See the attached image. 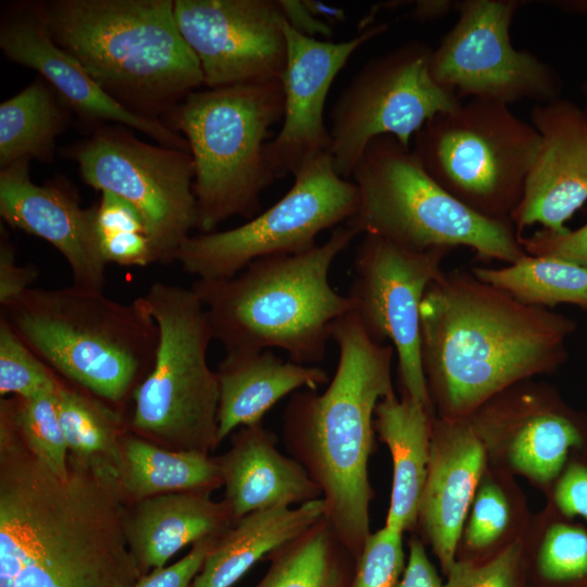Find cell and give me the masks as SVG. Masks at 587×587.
Instances as JSON below:
<instances>
[{
    "label": "cell",
    "instance_id": "cell-20",
    "mask_svg": "<svg viewBox=\"0 0 587 587\" xmlns=\"http://www.w3.org/2000/svg\"><path fill=\"white\" fill-rule=\"evenodd\" d=\"M30 160L0 168V215L12 227L51 243L66 260L73 285L103 291L104 260L96 227V204L84 209L64 182L35 184Z\"/></svg>",
    "mask_w": 587,
    "mask_h": 587
},
{
    "label": "cell",
    "instance_id": "cell-48",
    "mask_svg": "<svg viewBox=\"0 0 587 587\" xmlns=\"http://www.w3.org/2000/svg\"><path fill=\"white\" fill-rule=\"evenodd\" d=\"M555 8H559L563 11L576 12V13H587V0L582 1H555Z\"/></svg>",
    "mask_w": 587,
    "mask_h": 587
},
{
    "label": "cell",
    "instance_id": "cell-8",
    "mask_svg": "<svg viewBox=\"0 0 587 587\" xmlns=\"http://www.w3.org/2000/svg\"><path fill=\"white\" fill-rule=\"evenodd\" d=\"M350 179L358 186L360 204L346 225L357 234L378 236L416 252L463 246L478 259L508 264L526 254L510 221L490 220L469 209L392 136L367 145Z\"/></svg>",
    "mask_w": 587,
    "mask_h": 587
},
{
    "label": "cell",
    "instance_id": "cell-28",
    "mask_svg": "<svg viewBox=\"0 0 587 587\" xmlns=\"http://www.w3.org/2000/svg\"><path fill=\"white\" fill-rule=\"evenodd\" d=\"M118 480L135 502L179 491L210 492L223 485L217 459L197 451L172 450L138 436L121 437Z\"/></svg>",
    "mask_w": 587,
    "mask_h": 587
},
{
    "label": "cell",
    "instance_id": "cell-26",
    "mask_svg": "<svg viewBox=\"0 0 587 587\" xmlns=\"http://www.w3.org/2000/svg\"><path fill=\"white\" fill-rule=\"evenodd\" d=\"M433 419L430 410L408 396H385L375 408L374 428L390 451L392 489L386 524L403 533L419 520L427 477Z\"/></svg>",
    "mask_w": 587,
    "mask_h": 587
},
{
    "label": "cell",
    "instance_id": "cell-1",
    "mask_svg": "<svg viewBox=\"0 0 587 587\" xmlns=\"http://www.w3.org/2000/svg\"><path fill=\"white\" fill-rule=\"evenodd\" d=\"M117 467L68 453L65 475L28 447L0 401V587H133Z\"/></svg>",
    "mask_w": 587,
    "mask_h": 587
},
{
    "label": "cell",
    "instance_id": "cell-46",
    "mask_svg": "<svg viewBox=\"0 0 587 587\" xmlns=\"http://www.w3.org/2000/svg\"><path fill=\"white\" fill-rule=\"evenodd\" d=\"M455 5L457 2L451 0H417L414 1L411 15L421 22L435 21L447 15Z\"/></svg>",
    "mask_w": 587,
    "mask_h": 587
},
{
    "label": "cell",
    "instance_id": "cell-25",
    "mask_svg": "<svg viewBox=\"0 0 587 587\" xmlns=\"http://www.w3.org/2000/svg\"><path fill=\"white\" fill-rule=\"evenodd\" d=\"M504 392L508 401H499L494 396L482 405L513 425L510 462L538 482L554 479L563 471L570 452L584 448L583 426L573 415L536 392L512 396L509 387Z\"/></svg>",
    "mask_w": 587,
    "mask_h": 587
},
{
    "label": "cell",
    "instance_id": "cell-19",
    "mask_svg": "<svg viewBox=\"0 0 587 587\" xmlns=\"http://www.w3.org/2000/svg\"><path fill=\"white\" fill-rule=\"evenodd\" d=\"M530 124L539 147L510 222L519 235L534 224L563 234L587 200V121L582 108L558 98L535 104Z\"/></svg>",
    "mask_w": 587,
    "mask_h": 587
},
{
    "label": "cell",
    "instance_id": "cell-14",
    "mask_svg": "<svg viewBox=\"0 0 587 587\" xmlns=\"http://www.w3.org/2000/svg\"><path fill=\"white\" fill-rule=\"evenodd\" d=\"M519 1H457L459 17L430 55L440 86L463 98L511 103H545L560 98L562 80L536 54L515 49L510 27Z\"/></svg>",
    "mask_w": 587,
    "mask_h": 587
},
{
    "label": "cell",
    "instance_id": "cell-41",
    "mask_svg": "<svg viewBox=\"0 0 587 587\" xmlns=\"http://www.w3.org/2000/svg\"><path fill=\"white\" fill-rule=\"evenodd\" d=\"M216 538L209 537L195 542L184 558L142 575L133 587H190Z\"/></svg>",
    "mask_w": 587,
    "mask_h": 587
},
{
    "label": "cell",
    "instance_id": "cell-3",
    "mask_svg": "<svg viewBox=\"0 0 587 587\" xmlns=\"http://www.w3.org/2000/svg\"><path fill=\"white\" fill-rule=\"evenodd\" d=\"M336 372L323 392L290 397L282 436L290 457L322 491L325 517L358 559L371 535L369 459L377 403L394 392L390 344L372 340L350 311L333 325Z\"/></svg>",
    "mask_w": 587,
    "mask_h": 587
},
{
    "label": "cell",
    "instance_id": "cell-40",
    "mask_svg": "<svg viewBox=\"0 0 587 587\" xmlns=\"http://www.w3.org/2000/svg\"><path fill=\"white\" fill-rule=\"evenodd\" d=\"M520 243L529 255L558 258L587 267V224L563 234L540 229L527 237L520 235Z\"/></svg>",
    "mask_w": 587,
    "mask_h": 587
},
{
    "label": "cell",
    "instance_id": "cell-31",
    "mask_svg": "<svg viewBox=\"0 0 587 587\" xmlns=\"http://www.w3.org/2000/svg\"><path fill=\"white\" fill-rule=\"evenodd\" d=\"M471 272L485 284L527 305L587 307V267L566 260L526 253L507 266H476Z\"/></svg>",
    "mask_w": 587,
    "mask_h": 587
},
{
    "label": "cell",
    "instance_id": "cell-23",
    "mask_svg": "<svg viewBox=\"0 0 587 587\" xmlns=\"http://www.w3.org/2000/svg\"><path fill=\"white\" fill-rule=\"evenodd\" d=\"M215 373L218 444L236 428L261 422L286 396L329 380L323 369L284 361L271 350L226 353Z\"/></svg>",
    "mask_w": 587,
    "mask_h": 587
},
{
    "label": "cell",
    "instance_id": "cell-37",
    "mask_svg": "<svg viewBox=\"0 0 587 587\" xmlns=\"http://www.w3.org/2000/svg\"><path fill=\"white\" fill-rule=\"evenodd\" d=\"M403 571L402 534L384 526L365 540L351 587H397Z\"/></svg>",
    "mask_w": 587,
    "mask_h": 587
},
{
    "label": "cell",
    "instance_id": "cell-30",
    "mask_svg": "<svg viewBox=\"0 0 587 587\" xmlns=\"http://www.w3.org/2000/svg\"><path fill=\"white\" fill-rule=\"evenodd\" d=\"M267 559L254 587H351L358 560L325 516Z\"/></svg>",
    "mask_w": 587,
    "mask_h": 587
},
{
    "label": "cell",
    "instance_id": "cell-7",
    "mask_svg": "<svg viewBox=\"0 0 587 587\" xmlns=\"http://www.w3.org/2000/svg\"><path fill=\"white\" fill-rule=\"evenodd\" d=\"M283 114V85L275 79L196 90L163 118L192 157L199 233L259 214L262 193L276 180L267 138Z\"/></svg>",
    "mask_w": 587,
    "mask_h": 587
},
{
    "label": "cell",
    "instance_id": "cell-17",
    "mask_svg": "<svg viewBox=\"0 0 587 587\" xmlns=\"http://www.w3.org/2000/svg\"><path fill=\"white\" fill-rule=\"evenodd\" d=\"M0 49L10 61L37 71L90 129L114 123L136 129L158 145L189 151L180 134L161 120L135 114L121 105L53 41L42 1H17L5 7L0 20Z\"/></svg>",
    "mask_w": 587,
    "mask_h": 587
},
{
    "label": "cell",
    "instance_id": "cell-15",
    "mask_svg": "<svg viewBox=\"0 0 587 587\" xmlns=\"http://www.w3.org/2000/svg\"><path fill=\"white\" fill-rule=\"evenodd\" d=\"M450 248L416 252L382 237L364 235L357 247L348 297L367 336L387 340L397 354L402 395L428 410L432 401L421 360V303L444 271Z\"/></svg>",
    "mask_w": 587,
    "mask_h": 587
},
{
    "label": "cell",
    "instance_id": "cell-6",
    "mask_svg": "<svg viewBox=\"0 0 587 587\" xmlns=\"http://www.w3.org/2000/svg\"><path fill=\"white\" fill-rule=\"evenodd\" d=\"M0 315L59 377L109 407L134 397L155 359L159 327L145 296L121 302L75 285L29 288Z\"/></svg>",
    "mask_w": 587,
    "mask_h": 587
},
{
    "label": "cell",
    "instance_id": "cell-9",
    "mask_svg": "<svg viewBox=\"0 0 587 587\" xmlns=\"http://www.w3.org/2000/svg\"><path fill=\"white\" fill-rule=\"evenodd\" d=\"M145 298L159 327V345L134 394L130 425L165 448L209 454L218 445V386L208 363L213 334L207 312L191 288L157 282Z\"/></svg>",
    "mask_w": 587,
    "mask_h": 587
},
{
    "label": "cell",
    "instance_id": "cell-38",
    "mask_svg": "<svg viewBox=\"0 0 587 587\" xmlns=\"http://www.w3.org/2000/svg\"><path fill=\"white\" fill-rule=\"evenodd\" d=\"M520 559L521 546L514 542L482 565L455 561L442 587H519Z\"/></svg>",
    "mask_w": 587,
    "mask_h": 587
},
{
    "label": "cell",
    "instance_id": "cell-47",
    "mask_svg": "<svg viewBox=\"0 0 587 587\" xmlns=\"http://www.w3.org/2000/svg\"><path fill=\"white\" fill-rule=\"evenodd\" d=\"M308 10L317 18L332 25V23L346 21V13L342 9L326 4L316 0H302Z\"/></svg>",
    "mask_w": 587,
    "mask_h": 587
},
{
    "label": "cell",
    "instance_id": "cell-43",
    "mask_svg": "<svg viewBox=\"0 0 587 587\" xmlns=\"http://www.w3.org/2000/svg\"><path fill=\"white\" fill-rule=\"evenodd\" d=\"M553 500L558 510L566 517L580 516L587 522V463L573 461L559 478Z\"/></svg>",
    "mask_w": 587,
    "mask_h": 587
},
{
    "label": "cell",
    "instance_id": "cell-36",
    "mask_svg": "<svg viewBox=\"0 0 587 587\" xmlns=\"http://www.w3.org/2000/svg\"><path fill=\"white\" fill-rule=\"evenodd\" d=\"M538 569L553 583L587 579V530L565 522L553 523L542 539Z\"/></svg>",
    "mask_w": 587,
    "mask_h": 587
},
{
    "label": "cell",
    "instance_id": "cell-13",
    "mask_svg": "<svg viewBox=\"0 0 587 587\" xmlns=\"http://www.w3.org/2000/svg\"><path fill=\"white\" fill-rule=\"evenodd\" d=\"M432 51L425 42L405 41L370 59L341 90L329 115V153L338 175L350 179L375 138L392 136L410 147L430 118L462 103L433 78Z\"/></svg>",
    "mask_w": 587,
    "mask_h": 587
},
{
    "label": "cell",
    "instance_id": "cell-16",
    "mask_svg": "<svg viewBox=\"0 0 587 587\" xmlns=\"http://www.w3.org/2000/svg\"><path fill=\"white\" fill-rule=\"evenodd\" d=\"M207 88L280 79L287 58L278 0H174Z\"/></svg>",
    "mask_w": 587,
    "mask_h": 587
},
{
    "label": "cell",
    "instance_id": "cell-2",
    "mask_svg": "<svg viewBox=\"0 0 587 587\" xmlns=\"http://www.w3.org/2000/svg\"><path fill=\"white\" fill-rule=\"evenodd\" d=\"M573 328L569 319L521 303L472 272H444L421 303V360L430 401L441 417H467L505 388L553 371Z\"/></svg>",
    "mask_w": 587,
    "mask_h": 587
},
{
    "label": "cell",
    "instance_id": "cell-22",
    "mask_svg": "<svg viewBox=\"0 0 587 587\" xmlns=\"http://www.w3.org/2000/svg\"><path fill=\"white\" fill-rule=\"evenodd\" d=\"M217 462L225 486L224 501L235 522L257 510L322 498L307 470L278 450L275 436L261 422L241 427Z\"/></svg>",
    "mask_w": 587,
    "mask_h": 587
},
{
    "label": "cell",
    "instance_id": "cell-39",
    "mask_svg": "<svg viewBox=\"0 0 587 587\" xmlns=\"http://www.w3.org/2000/svg\"><path fill=\"white\" fill-rule=\"evenodd\" d=\"M508 522L509 505L503 492L496 485H484L473 502L466 544L474 549L488 547L503 533Z\"/></svg>",
    "mask_w": 587,
    "mask_h": 587
},
{
    "label": "cell",
    "instance_id": "cell-10",
    "mask_svg": "<svg viewBox=\"0 0 587 587\" xmlns=\"http://www.w3.org/2000/svg\"><path fill=\"white\" fill-rule=\"evenodd\" d=\"M427 173L477 214L510 221L540 137L509 105L471 99L430 118L414 136Z\"/></svg>",
    "mask_w": 587,
    "mask_h": 587
},
{
    "label": "cell",
    "instance_id": "cell-18",
    "mask_svg": "<svg viewBox=\"0 0 587 587\" xmlns=\"http://www.w3.org/2000/svg\"><path fill=\"white\" fill-rule=\"evenodd\" d=\"M388 27V23H379L348 40L334 42L304 36L286 22L287 58L280 77L283 124L266 147L276 179L294 174L307 159L329 152L324 109L330 86L353 52Z\"/></svg>",
    "mask_w": 587,
    "mask_h": 587
},
{
    "label": "cell",
    "instance_id": "cell-35",
    "mask_svg": "<svg viewBox=\"0 0 587 587\" xmlns=\"http://www.w3.org/2000/svg\"><path fill=\"white\" fill-rule=\"evenodd\" d=\"M4 399L28 447L52 471L65 475L68 449L58 416L55 394L30 399Z\"/></svg>",
    "mask_w": 587,
    "mask_h": 587
},
{
    "label": "cell",
    "instance_id": "cell-5",
    "mask_svg": "<svg viewBox=\"0 0 587 587\" xmlns=\"http://www.w3.org/2000/svg\"><path fill=\"white\" fill-rule=\"evenodd\" d=\"M358 234L347 225L298 254L273 255L249 263L232 277L196 279L213 334L226 353L284 350L290 361H323L334 323L352 311L350 298L330 285L336 258Z\"/></svg>",
    "mask_w": 587,
    "mask_h": 587
},
{
    "label": "cell",
    "instance_id": "cell-27",
    "mask_svg": "<svg viewBox=\"0 0 587 587\" xmlns=\"http://www.w3.org/2000/svg\"><path fill=\"white\" fill-rule=\"evenodd\" d=\"M325 516L323 498L250 512L216 538L190 587H232L259 560Z\"/></svg>",
    "mask_w": 587,
    "mask_h": 587
},
{
    "label": "cell",
    "instance_id": "cell-45",
    "mask_svg": "<svg viewBox=\"0 0 587 587\" xmlns=\"http://www.w3.org/2000/svg\"><path fill=\"white\" fill-rule=\"evenodd\" d=\"M278 3L286 22L296 32L312 38L329 40L333 37L332 25L314 16L302 0H278Z\"/></svg>",
    "mask_w": 587,
    "mask_h": 587
},
{
    "label": "cell",
    "instance_id": "cell-34",
    "mask_svg": "<svg viewBox=\"0 0 587 587\" xmlns=\"http://www.w3.org/2000/svg\"><path fill=\"white\" fill-rule=\"evenodd\" d=\"M61 378L45 364L0 315V395L30 399L53 395Z\"/></svg>",
    "mask_w": 587,
    "mask_h": 587
},
{
    "label": "cell",
    "instance_id": "cell-12",
    "mask_svg": "<svg viewBox=\"0 0 587 587\" xmlns=\"http://www.w3.org/2000/svg\"><path fill=\"white\" fill-rule=\"evenodd\" d=\"M66 153L82 179L96 190L112 192L142 216L157 263L175 262L183 242L199 229L189 151L151 145L123 125H100Z\"/></svg>",
    "mask_w": 587,
    "mask_h": 587
},
{
    "label": "cell",
    "instance_id": "cell-42",
    "mask_svg": "<svg viewBox=\"0 0 587 587\" xmlns=\"http://www.w3.org/2000/svg\"><path fill=\"white\" fill-rule=\"evenodd\" d=\"M0 234V305H2L32 288L39 272L34 265L17 263L15 248L4 232L3 224Z\"/></svg>",
    "mask_w": 587,
    "mask_h": 587
},
{
    "label": "cell",
    "instance_id": "cell-32",
    "mask_svg": "<svg viewBox=\"0 0 587 587\" xmlns=\"http://www.w3.org/2000/svg\"><path fill=\"white\" fill-rule=\"evenodd\" d=\"M55 404L68 453L109 462L118 471L123 436L118 432V414L62 378L55 392Z\"/></svg>",
    "mask_w": 587,
    "mask_h": 587
},
{
    "label": "cell",
    "instance_id": "cell-33",
    "mask_svg": "<svg viewBox=\"0 0 587 587\" xmlns=\"http://www.w3.org/2000/svg\"><path fill=\"white\" fill-rule=\"evenodd\" d=\"M96 227L107 263L138 267L157 263L142 216L123 198L109 191L101 192L96 204Z\"/></svg>",
    "mask_w": 587,
    "mask_h": 587
},
{
    "label": "cell",
    "instance_id": "cell-24",
    "mask_svg": "<svg viewBox=\"0 0 587 587\" xmlns=\"http://www.w3.org/2000/svg\"><path fill=\"white\" fill-rule=\"evenodd\" d=\"M135 503L126 512L125 530L143 575L165 566L189 544L218 537L235 523L225 501H213L210 492H168Z\"/></svg>",
    "mask_w": 587,
    "mask_h": 587
},
{
    "label": "cell",
    "instance_id": "cell-4",
    "mask_svg": "<svg viewBox=\"0 0 587 587\" xmlns=\"http://www.w3.org/2000/svg\"><path fill=\"white\" fill-rule=\"evenodd\" d=\"M53 41L128 111L163 118L203 85L174 0L42 1Z\"/></svg>",
    "mask_w": 587,
    "mask_h": 587
},
{
    "label": "cell",
    "instance_id": "cell-21",
    "mask_svg": "<svg viewBox=\"0 0 587 587\" xmlns=\"http://www.w3.org/2000/svg\"><path fill=\"white\" fill-rule=\"evenodd\" d=\"M484 464V442L469 417L433 420L417 521L446 573L455 562L458 541Z\"/></svg>",
    "mask_w": 587,
    "mask_h": 587
},
{
    "label": "cell",
    "instance_id": "cell-29",
    "mask_svg": "<svg viewBox=\"0 0 587 587\" xmlns=\"http://www.w3.org/2000/svg\"><path fill=\"white\" fill-rule=\"evenodd\" d=\"M72 112L49 83L38 76L0 104V168L21 160L50 163L55 140Z\"/></svg>",
    "mask_w": 587,
    "mask_h": 587
},
{
    "label": "cell",
    "instance_id": "cell-49",
    "mask_svg": "<svg viewBox=\"0 0 587 587\" xmlns=\"http://www.w3.org/2000/svg\"><path fill=\"white\" fill-rule=\"evenodd\" d=\"M582 92H583V98H584V107L582 108V110L587 121V78L584 80L582 85Z\"/></svg>",
    "mask_w": 587,
    "mask_h": 587
},
{
    "label": "cell",
    "instance_id": "cell-44",
    "mask_svg": "<svg viewBox=\"0 0 587 587\" xmlns=\"http://www.w3.org/2000/svg\"><path fill=\"white\" fill-rule=\"evenodd\" d=\"M442 585L422 542L414 538L411 539L409 560L399 587H442Z\"/></svg>",
    "mask_w": 587,
    "mask_h": 587
},
{
    "label": "cell",
    "instance_id": "cell-11",
    "mask_svg": "<svg viewBox=\"0 0 587 587\" xmlns=\"http://www.w3.org/2000/svg\"><path fill=\"white\" fill-rule=\"evenodd\" d=\"M292 175L289 190L267 210L234 228L191 235L175 261L197 279L232 277L254 260L313 249L322 232L357 213L358 186L337 174L329 152L307 159Z\"/></svg>",
    "mask_w": 587,
    "mask_h": 587
}]
</instances>
